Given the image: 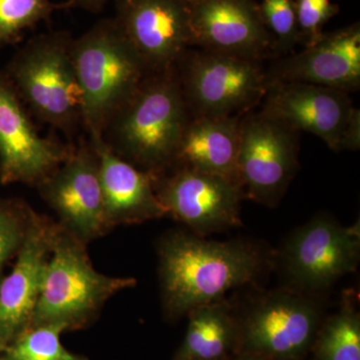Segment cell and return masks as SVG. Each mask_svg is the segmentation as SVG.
<instances>
[{
  "label": "cell",
  "mask_w": 360,
  "mask_h": 360,
  "mask_svg": "<svg viewBox=\"0 0 360 360\" xmlns=\"http://www.w3.org/2000/svg\"><path fill=\"white\" fill-rule=\"evenodd\" d=\"M177 360H221L238 340V321L229 300L195 307Z\"/></svg>",
  "instance_id": "cell-20"
},
{
  "label": "cell",
  "mask_w": 360,
  "mask_h": 360,
  "mask_svg": "<svg viewBox=\"0 0 360 360\" xmlns=\"http://www.w3.org/2000/svg\"><path fill=\"white\" fill-rule=\"evenodd\" d=\"M56 227L53 219L34 212L13 271L0 283V340L4 343L32 322Z\"/></svg>",
  "instance_id": "cell-17"
},
{
  "label": "cell",
  "mask_w": 360,
  "mask_h": 360,
  "mask_svg": "<svg viewBox=\"0 0 360 360\" xmlns=\"http://www.w3.org/2000/svg\"><path fill=\"white\" fill-rule=\"evenodd\" d=\"M66 2L51 0H0V51L18 44L26 30L51 20L59 9L70 8Z\"/></svg>",
  "instance_id": "cell-23"
},
{
  "label": "cell",
  "mask_w": 360,
  "mask_h": 360,
  "mask_svg": "<svg viewBox=\"0 0 360 360\" xmlns=\"http://www.w3.org/2000/svg\"><path fill=\"white\" fill-rule=\"evenodd\" d=\"M136 285L134 277L108 276L91 264L87 245L56 222L51 257L30 326L77 328L94 319L110 298Z\"/></svg>",
  "instance_id": "cell-5"
},
{
  "label": "cell",
  "mask_w": 360,
  "mask_h": 360,
  "mask_svg": "<svg viewBox=\"0 0 360 360\" xmlns=\"http://www.w3.org/2000/svg\"><path fill=\"white\" fill-rule=\"evenodd\" d=\"M324 323L315 347V360H360V317L350 295Z\"/></svg>",
  "instance_id": "cell-21"
},
{
  "label": "cell",
  "mask_w": 360,
  "mask_h": 360,
  "mask_svg": "<svg viewBox=\"0 0 360 360\" xmlns=\"http://www.w3.org/2000/svg\"><path fill=\"white\" fill-rule=\"evenodd\" d=\"M60 323L27 326L13 338L2 360H89L68 352L60 341Z\"/></svg>",
  "instance_id": "cell-22"
},
{
  "label": "cell",
  "mask_w": 360,
  "mask_h": 360,
  "mask_svg": "<svg viewBox=\"0 0 360 360\" xmlns=\"http://www.w3.org/2000/svg\"><path fill=\"white\" fill-rule=\"evenodd\" d=\"M239 360H269L262 359V357L253 356V355L245 354V356L241 357Z\"/></svg>",
  "instance_id": "cell-28"
},
{
  "label": "cell",
  "mask_w": 360,
  "mask_h": 360,
  "mask_svg": "<svg viewBox=\"0 0 360 360\" xmlns=\"http://www.w3.org/2000/svg\"><path fill=\"white\" fill-rule=\"evenodd\" d=\"M176 71L191 117L245 115L262 103L266 92L262 61L188 51Z\"/></svg>",
  "instance_id": "cell-6"
},
{
  "label": "cell",
  "mask_w": 360,
  "mask_h": 360,
  "mask_svg": "<svg viewBox=\"0 0 360 360\" xmlns=\"http://www.w3.org/2000/svg\"><path fill=\"white\" fill-rule=\"evenodd\" d=\"M37 188L59 225L85 245L111 231L104 212L98 158L89 139H79L70 158Z\"/></svg>",
  "instance_id": "cell-12"
},
{
  "label": "cell",
  "mask_w": 360,
  "mask_h": 360,
  "mask_svg": "<svg viewBox=\"0 0 360 360\" xmlns=\"http://www.w3.org/2000/svg\"><path fill=\"white\" fill-rule=\"evenodd\" d=\"M191 115L176 68L149 73L103 132L116 155L156 176L174 165Z\"/></svg>",
  "instance_id": "cell-2"
},
{
  "label": "cell",
  "mask_w": 360,
  "mask_h": 360,
  "mask_svg": "<svg viewBox=\"0 0 360 360\" xmlns=\"http://www.w3.org/2000/svg\"><path fill=\"white\" fill-rule=\"evenodd\" d=\"M108 1L110 0H68L70 7H78L92 13L103 11Z\"/></svg>",
  "instance_id": "cell-27"
},
{
  "label": "cell",
  "mask_w": 360,
  "mask_h": 360,
  "mask_svg": "<svg viewBox=\"0 0 360 360\" xmlns=\"http://www.w3.org/2000/svg\"><path fill=\"white\" fill-rule=\"evenodd\" d=\"M300 132L262 112L240 120L239 184L245 198L276 207L300 168Z\"/></svg>",
  "instance_id": "cell-10"
},
{
  "label": "cell",
  "mask_w": 360,
  "mask_h": 360,
  "mask_svg": "<svg viewBox=\"0 0 360 360\" xmlns=\"http://www.w3.org/2000/svg\"><path fill=\"white\" fill-rule=\"evenodd\" d=\"M34 212L25 200L0 198V283L4 265L18 255Z\"/></svg>",
  "instance_id": "cell-25"
},
{
  "label": "cell",
  "mask_w": 360,
  "mask_h": 360,
  "mask_svg": "<svg viewBox=\"0 0 360 360\" xmlns=\"http://www.w3.org/2000/svg\"><path fill=\"white\" fill-rule=\"evenodd\" d=\"M156 250L161 304L172 321L252 284L276 262L267 248L252 241L207 240L184 231L163 234Z\"/></svg>",
  "instance_id": "cell-1"
},
{
  "label": "cell",
  "mask_w": 360,
  "mask_h": 360,
  "mask_svg": "<svg viewBox=\"0 0 360 360\" xmlns=\"http://www.w3.org/2000/svg\"><path fill=\"white\" fill-rule=\"evenodd\" d=\"M193 46L262 61L271 39L255 0H187Z\"/></svg>",
  "instance_id": "cell-15"
},
{
  "label": "cell",
  "mask_w": 360,
  "mask_h": 360,
  "mask_svg": "<svg viewBox=\"0 0 360 360\" xmlns=\"http://www.w3.org/2000/svg\"><path fill=\"white\" fill-rule=\"evenodd\" d=\"M266 84L300 82L341 91L360 87V25L323 33L303 51L281 56L265 70Z\"/></svg>",
  "instance_id": "cell-16"
},
{
  "label": "cell",
  "mask_w": 360,
  "mask_h": 360,
  "mask_svg": "<svg viewBox=\"0 0 360 360\" xmlns=\"http://www.w3.org/2000/svg\"><path fill=\"white\" fill-rule=\"evenodd\" d=\"M298 28L302 44H314L323 34L324 25L340 11L331 0H295Z\"/></svg>",
  "instance_id": "cell-26"
},
{
  "label": "cell",
  "mask_w": 360,
  "mask_h": 360,
  "mask_svg": "<svg viewBox=\"0 0 360 360\" xmlns=\"http://www.w3.org/2000/svg\"><path fill=\"white\" fill-rule=\"evenodd\" d=\"M89 141L98 158L104 212L111 229L167 217L156 195L153 175L116 155L103 139Z\"/></svg>",
  "instance_id": "cell-18"
},
{
  "label": "cell",
  "mask_w": 360,
  "mask_h": 360,
  "mask_svg": "<svg viewBox=\"0 0 360 360\" xmlns=\"http://www.w3.org/2000/svg\"><path fill=\"white\" fill-rule=\"evenodd\" d=\"M66 30L35 35L2 70L25 108L39 122L71 137L82 125V94Z\"/></svg>",
  "instance_id": "cell-4"
},
{
  "label": "cell",
  "mask_w": 360,
  "mask_h": 360,
  "mask_svg": "<svg viewBox=\"0 0 360 360\" xmlns=\"http://www.w3.org/2000/svg\"><path fill=\"white\" fill-rule=\"evenodd\" d=\"M158 200L167 213L196 236L241 226L243 188L231 180L193 168L172 167L153 176Z\"/></svg>",
  "instance_id": "cell-11"
},
{
  "label": "cell",
  "mask_w": 360,
  "mask_h": 360,
  "mask_svg": "<svg viewBox=\"0 0 360 360\" xmlns=\"http://www.w3.org/2000/svg\"><path fill=\"white\" fill-rule=\"evenodd\" d=\"M260 112L319 137L331 150H359L360 111L349 94L300 82L267 84Z\"/></svg>",
  "instance_id": "cell-9"
},
{
  "label": "cell",
  "mask_w": 360,
  "mask_h": 360,
  "mask_svg": "<svg viewBox=\"0 0 360 360\" xmlns=\"http://www.w3.org/2000/svg\"><path fill=\"white\" fill-rule=\"evenodd\" d=\"M243 116L191 117L172 167L217 175L240 186L238 160Z\"/></svg>",
  "instance_id": "cell-19"
},
{
  "label": "cell",
  "mask_w": 360,
  "mask_h": 360,
  "mask_svg": "<svg viewBox=\"0 0 360 360\" xmlns=\"http://www.w3.org/2000/svg\"><path fill=\"white\" fill-rule=\"evenodd\" d=\"M246 307L238 321V340L245 354L262 359L302 356L321 322L319 297L288 288L259 295Z\"/></svg>",
  "instance_id": "cell-8"
},
{
  "label": "cell",
  "mask_w": 360,
  "mask_h": 360,
  "mask_svg": "<svg viewBox=\"0 0 360 360\" xmlns=\"http://www.w3.org/2000/svg\"><path fill=\"white\" fill-rule=\"evenodd\" d=\"M258 6L271 39V52L274 56H288L295 45L302 44L295 0H262Z\"/></svg>",
  "instance_id": "cell-24"
},
{
  "label": "cell",
  "mask_w": 360,
  "mask_h": 360,
  "mask_svg": "<svg viewBox=\"0 0 360 360\" xmlns=\"http://www.w3.org/2000/svg\"><path fill=\"white\" fill-rule=\"evenodd\" d=\"M115 18L150 73L176 68L193 46L187 0H116Z\"/></svg>",
  "instance_id": "cell-14"
},
{
  "label": "cell",
  "mask_w": 360,
  "mask_h": 360,
  "mask_svg": "<svg viewBox=\"0 0 360 360\" xmlns=\"http://www.w3.org/2000/svg\"><path fill=\"white\" fill-rule=\"evenodd\" d=\"M276 258L286 288L319 297L357 269L359 224L343 226L328 213L315 215L288 236Z\"/></svg>",
  "instance_id": "cell-7"
},
{
  "label": "cell",
  "mask_w": 360,
  "mask_h": 360,
  "mask_svg": "<svg viewBox=\"0 0 360 360\" xmlns=\"http://www.w3.org/2000/svg\"><path fill=\"white\" fill-rule=\"evenodd\" d=\"M75 143L41 136L32 116L0 70V182L37 187L71 155Z\"/></svg>",
  "instance_id": "cell-13"
},
{
  "label": "cell",
  "mask_w": 360,
  "mask_h": 360,
  "mask_svg": "<svg viewBox=\"0 0 360 360\" xmlns=\"http://www.w3.org/2000/svg\"><path fill=\"white\" fill-rule=\"evenodd\" d=\"M2 345H4V342H2L1 340H0V347H1Z\"/></svg>",
  "instance_id": "cell-29"
},
{
  "label": "cell",
  "mask_w": 360,
  "mask_h": 360,
  "mask_svg": "<svg viewBox=\"0 0 360 360\" xmlns=\"http://www.w3.org/2000/svg\"><path fill=\"white\" fill-rule=\"evenodd\" d=\"M70 51L82 94V127L89 139H103L110 118L150 72L115 18L73 39Z\"/></svg>",
  "instance_id": "cell-3"
}]
</instances>
